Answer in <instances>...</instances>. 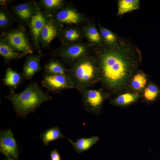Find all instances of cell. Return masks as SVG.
<instances>
[{
	"label": "cell",
	"mask_w": 160,
	"mask_h": 160,
	"mask_svg": "<svg viewBox=\"0 0 160 160\" xmlns=\"http://www.w3.org/2000/svg\"><path fill=\"white\" fill-rule=\"evenodd\" d=\"M107 46L97 51L95 57L102 87L110 95L129 91L131 79L142 63L141 53L137 47L123 38L119 39L116 46Z\"/></svg>",
	"instance_id": "6da1fadb"
},
{
	"label": "cell",
	"mask_w": 160,
	"mask_h": 160,
	"mask_svg": "<svg viewBox=\"0 0 160 160\" xmlns=\"http://www.w3.org/2000/svg\"><path fill=\"white\" fill-rule=\"evenodd\" d=\"M5 97L11 102L17 115L24 118L42 103L52 99L48 92L43 91L37 83L33 81L20 93H15L14 89H10L9 95Z\"/></svg>",
	"instance_id": "7a4b0ae2"
},
{
	"label": "cell",
	"mask_w": 160,
	"mask_h": 160,
	"mask_svg": "<svg viewBox=\"0 0 160 160\" xmlns=\"http://www.w3.org/2000/svg\"><path fill=\"white\" fill-rule=\"evenodd\" d=\"M74 89L81 91L100 80V73L95 57L87 55L73 64L68 73Z\"/></svg>",
	"instance_id": "3957f363"
},
{
	"label": "cell",
	"mask_w": 160,
	"mask_h": 160,
	"mask_svg": "<svg viewBox=\"0 0 160 160\" xmlns=\"http://www.w3.org/2000/svg\"><path fill=\"white\" fill-rule=\"evenodd\" d=\"M80 92L85 110L95 115L101 113L104 102L110 95L103 87L95 89L88 88Z\"/></svg>",
	"instance_id": "277c9868"
},
{
	"label": "cell",
	"mask_w": 160,
	"mask_h": 160,
	"mask_svg": "<svg viewBox=\"0 0 160 160\" xmlns=\"http://www.w3.org/2000/svg\"><path fill=\"white\" fill-rule=\"evenodd\" d=\"M48 92H56L63 90L74 89L73 82L68 74H44L41 82Z\"/></svg>",
	"instance_id": "5b68a950"
},
{
	"label": "cell",
	"mask_w": 160,
	"mask_h": 160,
	"mask_svg": "<svg viewBox=\"0 0 160 160\" xmlns=\"http://www.w3.org/2000/svg\"><path fill=\"white\" fill-rule=\"evenodd\" d=\"M0 135V152L8 160L17 159L18 156L17 146L11 130H1Z\"/></svg>",
	"instance_id": "8992f818"
},
{
	"label": "cell",
	"mask_w": 160,
	"mask_h": 160,
	"mask_svg": "<svg viewBox=\"0 0 160 160\" xmlns=\"http://www.w3.org/2000/svg\"><path fill=\"white\" fill-rule=\"evenodd\" d=\"M6 38L8 44L17 52L24 55L32 53V48L23 32L17 31L9 33Z\"/></svg>",
	"instance_id": "52a82bcc"
},
{
	"label": "cell",
	"mask_w": 160,
	"mask_h": 160,
	"mask_svg": "<svg viewBox=\"0 0 160 160\" xmlns=\"http://www.w3.org/2000/svg\"><path fill=\"white\" fill-rule=\"evenodd\" d=\"M87 47L81 44L67 47L57 53L58 56L65 61L73 64L81 58L89 55Z\"/></svg>",
	"instance_id": "ba28073f"
},
{
	"label": "cell",
	"mask_w": 160,
	"mask_h": 160,
	"mask_svg": "<svg viewBox=\"0 0 160 160\" xmlns=\"http://www.w3.org/2000/svg\"><path fill=\"white\" fill-rule=\"evenodd\" d=\"M141 96L142 95L140 94L131 91L126 92L111 99L110 103L113 106L127 107L136 103Z\"/></svg>",
	"instance_id": "9c48e42d"
},
{
	"label": "cell",
	"mask_w": 160,
	"mask_h": 160,
	"mask_svg": "<svg viewBox=\"0 0 160 160\" xmlns=\"http://www.w3.org/2000/svg\"><path fill=\"white\" fill-rule=\"evenodd\" d=\"M148 76L141 71L138 70L132 76L130 80L129 91L140 94L143 92L148 84Z\"/></svg>",
	"instance_id": "30bf717a"
},
{
	"label": "cell",
	"mask_w": 160,
	"mask_h": 160,
	"mask_svg": "<svg viewBox=\"0 0 160 160\" xmlns=\"http://www.w3.org/2000/svg\"><path fill=\"white\" fill-rule=\"evenodd\" d=\"M40 57L32 55L28 57L25 63L22 75L27 80L31 79L37 73L40 71Z\"/></svg>",
	"instance_id": "8fae6325"
},
{
	"label": "cell",
	"mask_w": 160,
	"mask_h": 160,
	"mask_svg": "<svg viewBox=\"0 0 160 160\" xmlns=\"http://www.w3.org/2000/svg\"><path fill=\"white\" fill-rule=\"evenodd\" d=\"M46 22L43 14L39 12H37L31 18L30 27L34 39L38 44L41 31Z\"/></svg>",
	"instance_id": "7c38bea8"
},
{
	"label": "cell",
	"mask_w": 160,
	"mask_h": 160,
	"mask_svg": "<svg viewBox=\"0 0 160 160\" xmlns=\"http://www.w3.org/2000/svg\"><path fill=\"white\" fill-rule=\"evenodd\" d=\"M56 18L59 22L67 24L77 23L80 22L82 19L79 13L71 9L61 10L57 14Z\"/></svg>",
	"instance_id": "4fadbf2b"
},
{
	"label": "cell",
	"mask_w": 160,
	"mask_h": 160,
	"mask_svg": "<svg viewBox=\"0 0 160 160\" xmlns=\"http://www.w3.org/2000/svg\"><path fill=\"white\" fill-rule=\"evenodd\" d=\"M100 139L99 137L93 136L88 138H77L76 141L75 142L71 139H67L75 150L79 153L88 150Z\"/></svg>",
	"instance_id": "5bb4252c"
},
{
	"label": "cell",
	"mask_w": 160,
	"mask_h": 160,
	"mask_svg": "<svg viewBox=\"0 0 160 160\" xmlns=\"http://www.w3.org/2000/svg\"><path fill=\"white\" fill-rule=\"evenodd\" d=\"M58 32V26L53 21H46L41 31L40 36L44 43L48 44L57 36Z\"/></svg>",
	"instance_id": "9a60e30c"
},
{
	"label": "cell",
	"mask_w": 160,
	"mask_h": 160,
	"mask_svg": "<svg viewBox=\"0 0 160 160\" xmlns=\"http://www.w3.org/2000/svg\"><path fill=\"white\" fill-rule=\"evenodd\" d=\"M143 93L144 100L151 103L156 101L160 97V88L152 82L148 83Z\"/></svg>",
	"instance_id": "2e32d148"
},
{
	"label": "cell",
	"mask_w": 160,
	"mask_h": 160,
	"mask_svg": "<svg viewBox=\"0 0 160 160\" xmlns=\"http://www.w3.org/2000/svg\"><path fill=\"white\" fill-rule=\"evenodd\" d=\"M22 75L15 70L9 68L6 70L3 82L6 86L14 89L22 82Z\"/></svg>",
	"instance_id": "e0dca14e"
},
{
	"label": "cell",
	"mask_w": 160,
	"mask_h": 160,
	"mask_svg": "<svg viewBox=\"0 0 160 160\" xmlns=\"http://www.w3.org/2000/svg\"><path fill=\"white\" fill-rule=\"evenodd\" d=\"M45 74L64 75L68 73V69L60 62L55 60L47 63L44 68Z\"/></svg>",
	"instance_id": "ac0fdd59"
},
{
	"label": "cell",
	"mask_w": 160,
	"mask_h": 160,
	"mask_svg": "<svg viewBox=\"0 0 160 160\" xmlns=\"http://www.w3.org/2000/svg\"><path fill=\"white\" fill-rule=\"evenodd\" d=\"M40 137L44 144L48 145L50 142L65 137L61 132L59 127L55 126L47 129L41 134Z\"/></svg>",
	"instance_id": "d6986e66"
},
{
	"label": "cell",
	"mask_w": 160,
	"mask_h": 160,
	"mask_svg": "<svg viewBox=\"0 0 160 160\" xmlns=\"http://www.w3.org/2000/svg\"><path fill=\"white\" fill-rule=\"evenodd\" d=\"M138 0H120L118 1V14L119 15L139 8Z\"/></svg>",
	"instance_id": "ffe728a7"
},
{
	"label": "cell",
	"mask_w": 160,
	"mask_h": 160,
	"mask_svg": "<svg viewBox=\"0 0 160 160\" xmlns=\"http://www.w3.org/2000/svg\"><path fill=\"white\" fill-rule=\"evenodd\" d=\"M99 29L102 39L107 46L115 47L118 45L119 39L113 32L100 25Z\"/></svg>",
	"instance_id": "44dd1931"
},
{
	"label": "cell",
	"mask_w": 160,
	"mask_h": 160,
	"mask_svg": "<svg viewBox=\"0 0 160 160\" xmlns=\"http://www.w3.org/2000/svg\"><path fill=\"white\" fill-rule=\"evenodd\" d=\"M0 54L7 61L24 55L15 50L8 44L3 42L0 44Z\"/></svg>",
	"instance_id": "7402d4cb"
},
{
	"label": "cell",
	"mask_w": 160,
	"mask_h": 160,
	"mask_svg": "<svg viewBox=\"0 0 160 160\" xmlns=\"http://www.w3.org/2000/svg\"><path fill=\"white\" fill-rule=\"evenodd\" d=\"M83 33L87 38L91 42L99 44L102 40L100 33L93 25H89L84 27Z\"/></svg>",
	"instance_id": "603a6c76"
},
{
	"label": "cell",
	"mask_w": 160,
	"mask_h": 160,
	"mask_svg": "<svg viewBox=\"0 0 160 160\" xmlns=\"http://www.w3.org/2000/svg\"><path fill=\"white\" fill-rule=\"evenodd\" d=\"M15 9L18 15L23 19H27L31 15V8L30 5L28 4H23L18 5L15 7Z\"/></svg>",
	"instance_id": "cb8c5ba5"
},
{
	"label": "cell",
	"mask_w": 160,
	"mask_h": 160,
	"mask_svg": "<svg viewBox=\"0 0 160 160\" xmlns=\"http://www.w3.org/2000/svg\"><path fill=\"white\" fill-rule=\"evenodd\" d=\"M80 36L79 31L74 28H69L65 30L63 33V39L66 41L71 42L78 40Z\"/></svg>",
	"instance_id": "d4e9b609"
},
{
	"label": "cell",
	"mask_w": 160,
	"mask_h": 160,
	"mask_svg": "<svg viewBox=\"0 0 160 160\" xmlns=\"http://www.w3.org/2000/svg\"><path fill=\"white\" fill-rule=\"evenodd\" d=\"M43 3L45 6L48 8H55L60 6L63 3L61 0H44Z\"/></svg>",
	"instance_id": "484cf974"
},
{
	"label": "cell",
	"mask_w": 160,
	"mask_h": 160,
	"mask_svg": "<svg viewBox=\"0 0 160 160\" xmlns=\"http://www.w3.org/2000/svg\"><path fill=\"white\" fill-rule=\"evenodd\" d=\"M8 23V20L5 14L2 12L0 13V25L3 27L6 25Z\"/></svg>",
	"instance_id": "4316f807"
},
{
	"label": "cell",
	"mask_w": 160,
	"mask_h": 160,
	"mask_svg": "<svg viewBox=\"0 0 160 160\" xmlns=\"http://www.w3.org/2000/svg\"><path fill=\"white\" fill-rule=\"evenodd\" d=\"M51 160H61L60 154L56 149H54L50 153Z\"/></svg>",
	"instance_id": "83f0119b"
}]
</instances>
